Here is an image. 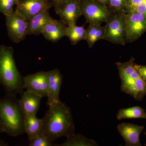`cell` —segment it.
<instances>
[{
    "label": "cell",
    "mask_w": 146,
    "mask_h": 146,
    "mask_svg": "<svg viewBox=\"0 0 146 146\" xmlns=\"http://www.w3.org/2000/svg\"><path fill=\"white\" fill-rule=\"evenodd\" d=\"M63 80V75L57 69L49 71L48 102V106L60 100L59 94Z\"/></svg>",
    "instance_id": "obj_13"
},
{
    "label": "cell",
    "mask_w": 146,
    "mask_h": 146,
    "mask_svg": "<svg viewBox=\"0 0 146 146\" xmlns=\"http://www.w3.org/2000/svg\"><path fill=\"white\" fill-rule=\"evenodd\" d=\"M106 23L102 39L124 46L126 43L125 13H115Z\"/></svg>",
    "instance_id": "obj_5"
},
{
    "label": "cell",
    "mask_w": 146,
    "mask_h": 146,
    "mask_svg": "<svg viewBox=\"0 0 146 146\" xmlns=\"http://www.w3.org/2000/svg\"><path fill=\"white\" fill-rule=\"evenodd\" d=\"M49 71L38 72L24 77V89L42 97L48 94Z\"/></svg>",
    "instance_id": "obj_9"
},
{
    "label": "cell",
    "mask_w": 146,
    "mask_h": 146,
    "mask_svg": "<svg viewBox=\"0 0 146 146\" xmlns=\"http://www.w3.org/2000/svg\"><path fill=\"white\" fill-rule=\"evenodd\" d=\"M12 47L0 46V84L6 94L16 96L23 92L24 77L16 67Z\"/></svg>",
    "instance_id": "obj_3"
},
{
    "label": "cell",
    "mask_w": 146,
    "mask_h": 146,
    "mask_svg": "<svg viewBox=\"0 0 146 146\" xmlns=\"http://www.w3.org/2000/svg\"><path fill=\"white\" fill-rule=\"evenodd\" d=\"M86 30L85 40L89 48H91L97 41L102 39L104 35L105 26H102L101 25H89Z\"/></svg>",
    "instance_id": "obj_18"
},
{
    "label": "cell",
    "mask_w": 146,
    "mask_h": 146,
    "mask_svg": "<svg viewBox=\"0 0 146 146\" xmlns=\"http://www.w3.org/2000/svg\"><path fill=\"white\" fill-rule=\"evenodd\" d=\"M96 141L89 139L81 134L74 133L67 138L66 141L58 146H96Z\"/></svg>",
    "instance_id": "obj_20"
},
{
    "label": "cell",
    "mask_w": 146,
    "mask_h": 146,
    "mask_svg": "<svg viewBox=\"0 0 146 146\" xmlns=\"http://www.w3.org/2000/svg\"><path fill=\"white\" fill-rule=\"evenodd\" d=\"M68 26L60 20L52 18L46 25L42 34L48 41L56 43L66 36Z\"/></svg>",
    "instance_id": "obj_14"
},
{
    "label": "cell",
    "mask_w": 146,
    "mask_h": 146,
    "mask_svg": "<svg viewBox=\"0 0 146 146\" xmlns=\"http://www.w3.org/2000/svg\"><path fill=\"white\" fill-rule=\"evenodd\" d=\"M42 119L36 117V115H29L25 117V133L27 135L29 140L38 135L42 131Z\"/></svg>",
    "instance_id": "obj_17"
},
{
    "label": "cell",
    "mask_w": 146,
    "mask_h": 146,
    "mask_svg": "<svg viewBox=\"0 0 146 146\" xmlns=\"http://www.w3.org/2000/svg\"><path fill=\"white\" fill-rule=\"evenodd\" d=\"M42 98L33 92L27 91L21 94L20 100L25 117L27 115H36L39 110Z\"/></svg>",
    "instance_id": "obj_15"
},
{
    "label": "cell",
    "mask_w": 146,
    "mask_h": 146,
    "mask_svg": "<svg viewBox=\"0 0 146 146\" xmlns=\"http://www.w3.org/2000/svg\"><path fill=\"white\" fill-rule=\"evenodd\" d=\"M118 132L125 142L126 146H141L140 136L144 129L143 125L123 123L117 126Z\"/></svg>",
    "instance_id": "obj_12"
},
{
    "label": "cell",
    "mask_w": 146,
    "mask_h": 146,
    "mask_svg": "<svg viewBox=\"0 0 146 146\" xmlns=\"http://www.w3.org/2000/svg\"><path fill=\"white\" fill-rule=\"evenodd\" d=\"M137 71V70H136ZM121 91L141 101L146 95V83L136 71L132 75L122 80Z\"/></svg>",
    "instance_id": "obj_10"
},
{
    "label": "cell",
    "mask_w": 146,
    "mask_h": 146,
    "mask_svg": "<svg viewBox=\"0 0 146 146\" xmlns=\"http://www.w3.org/2000/svg\"><path fill=\"white\" fill-rule=\"evenodd\" d=\"M144 133H145V136H146V132H145Z\"/></svg>",
    "instance_id": "obj_30"
},
{
    "label": "cell",
    "mask_w": 146,
    "mask_h": 146,
    "mask_svg": "<svg viewBox=\"0 0 146 146\" xmlns=\"http://www.w3.org/2000/svg\"><path fill=\"white\" fill-rule=\"evenodd\" d=\"M82 15L89 25H101L111 18L114 13L99 2L93 0H80Z\"/></svg>",
    "instance_id": "obj_4"
},
{
    "label": "cell",
    "mask_w": 146,
    "mask_h": 146,
    "mask_svg": "<svg viewBox=\"0 0 146 146\" xmlns=\"http://www.w3.org/2000/svg\"><path fill=\"white\" fill-rule=\"evenodd\" d=\"M55 12L68 26L76 25L82 15L80 0H68Z\"/></svg>",
    "instance_id": "obj_11"
},
{
    "label": "cell",
    "mask_w": 146,
    "mask_h": 146,
    "mask_svg": "<svg viewBox=\"0 0 146 146\" xmlns=\"http://www.w3.org/2000/svg\"><path fill=\"white\" fill-rule=\"evenodd\" d=\"M49 107L42 118V131L46 137L54 141L75 133V127L70 108L60 101Z\"/></svg>",
    "instance_id": "obj_1"
},
{
    "label": "cell",
    "mask_w": 146,
    "mask_h": 146,
    "mask_svg": "<svg viewBox=\"0 0 146 146\" xmlns=\"http://www.w3.org/2000/svg\"><path fill=\"white\" fill-rule=\"evenodd\" d=\"M66 36L70 39L72 45H75L80 41L86 39V29L83 26H77L76 24L68 26Z\"/></svg>",
    "instance_id": "obj_21"
},
{
    "label": "cell",
    "mask_w": 146,
    "mask_h": 146,
    "mask_svg": "<svg viewBox=\"0 0 146 146\" xmlns=\"http://www.w3.org/2000/svg\"><path fill=\"white\" fill-rule=\"evenodd\" d=\"M119 120L128 119H146V112L144 108L135 106L129 108L121 109L117 115Z\"/></svg>",
    "instance_id": "obj_19"
},
{
    "label": "cell",
    "mask_w": 146,
    "mask_h": 146,
    "mask_svg": "<svg viewBox=\"0 0 146 146\" xmlns=\"http://www.w3.org/2000/svg\"><path fill=\"white\" fill-rule=\"evenodd\" d=\"M134 67L141 78L146 83V65H138L135 63Z\"/></svg>",
    "instance_id": "obj_25"
},
{
    "label": "cell",
    "mask_w": 146,
    "mask_h": 146,
    "mask_svg": "<svg viewBox=\"0 0 146 146\" xmlns=\"http://www.w3.org/2000/svg\"><path fill=\"white\" fill-rule=\"evenodd\" d=\"M46 137L42 131L35 137L29 140V146H56L54 143Z\"/></svg>",
    "instance_id": "obj_22"
},
{
    "label": "cell",
    "mask_w": 146,
    "mask_h": 146,
    "mask_svg": "<svg viewBox=\"0 0 146 146\" xmlns=\"http://www.w3.org/2000/svg\"><path fill=\"white\" fill-rule=\"evenodd\" d=\"M68 0H50L53 7H54L55 11L60 8V6Z\"/></svg>",
    "instance_id": "obj_26"
},
{
    "label": "cell",
    "mask_w": 146,
    "mask_h": 146,
    "mask_svg": "<svg viewBox=\"0 0 146 146\" xmlns=\"http://www.w3.org/2000/svg\"><path fill=\"white\" fill-rule=\"evenodd\" d=\"M107 4L114 14L125 13L126 0H108Z\"/></svg>",
    "instance_id": "obj_24"
},
{
    "label": "cell",
    "mask_w": 146,
    "mask_h": 146,
    "mask_svg": "<svg viewBox=\"0 0 146 146\" xmlns=\"http://www.w3.org/2000/svg\"><path fill=\"white\" fill-rule=\"evenodd\" d=\"M3 132V130L2 127L1 126L0 124V133Z\"/></svg>",
    "instance_id": "obj_29"
},
{
    "label": "cell",
    "mask_w": 146,
    "mask_h": 146,
    "mask_svg": "<svg viewBox=\"0 0 146 146\" xmlns=\"http://www.w3.org/2000/svg\"><path fill=\"white\" fill-rule=\"evenodd\" d=\"M25 115L20 100L8 94L0 98V124L3 132L16 137L25 133Z\"/></svg>",
    "instance_id": "obj_2"
},
{
    "label": "cell",
    "mask_w": 146,
    "mask_h": 146,
    "mask_svg": "<svg viewBox=\"0 0 146 146\" xmlns=\"http://www.w3.org/2000/svg\"><path fill=\"white\" fill-rule=\"evenodd\" d=\"M108 1V0H98V2L101 3L102 4L105 6H106Z\"/></svg>",
    "instance_id": "obj_27"
},
{
    "label": "cell",
    "mask_w": 146,
    "mask_h": 146,
    "mask_svg": "<svg viewBox=\"0 0 146 146\" xmlns=\"http://www.w3.org/2000/svg\"><path fill=\"white\" fill-rule=\"evenodd\" d=\"M49 9L45 10L34 16L28 21L27 35H38L42 34L45 27L52 19Z\"/></svg>",
    "instance_id": "obj_16"
},
{
    "label": "cell",
    "mask_w": 146,
    "mask_h": 146,
    "mask_svg": "<svg viewBox=\"0 0 146 146\" xmlns=\"http://www.w3.org/2000/svg\"><path fill=\"white\" fill-rule=\"evenodd\" d=\"M6 26L9 37L15 43L24 40L27 35L28 21L16 10L5 16Z\"/></svg>",
    "instance_id": "obj_6"
},
{
    "label": "cell",
    "mask_w": 146,
    "mask_h": 146,
    "mask_svg": "<svg viewBox=\"0 0 146 146\" xmlns=\"http://www.w3.org/2000/svg\"><path fill=\"white\" fill-rule=\"evenodd\" d=\"M126 43L136 41L146 32V18L137 12L125 13Z\"/></svg>",
    "instance_id": "obj_7"
},
{
    "label": "cell",
    "mask_w": 146,
    "mask_h": 146,
    "mask_svg": "<svg viewBox=\"0 0 146 146\" xmlns=\"http://www.w3.org/2000/svg\"><path fill=\"white\" fill-rule=\"evenodd\" d=\"M19 0H0V13L5 16L14 11L13 7L18 4Z\"/></svg>",
    "instance_id": "obj_23"
},
{
    "label": "cell",
    "mask_w": 146,
    "mask_h": 146,
    "mask_svg": "<svg viewBox=\"0 0 146 146\" xmlns=\"http://www.w3.org/2000/svg\"><path fill=\"white\" fill-rule=\"evenodd\" d=\"M8 145V144L6 143L2 140L0 139V146H7Z\"/></svg>",
    "instance_id": "obj_28"
},
{
    "label": "cell",
    "mask_w": 146,
    "mask_h": 146,
    "mask_svg": "<svg viewBox=\"0 0 146 146\" xmlns=\"http://www.w3.org/2000/svg\"><path fill=\"white\" fill-rule=\"evenodd\" d=\"M53 7L50 0H19L15 10L27 21Z\"/></svg>",
    "instance_id": "obj_8"
}]
</instances>
